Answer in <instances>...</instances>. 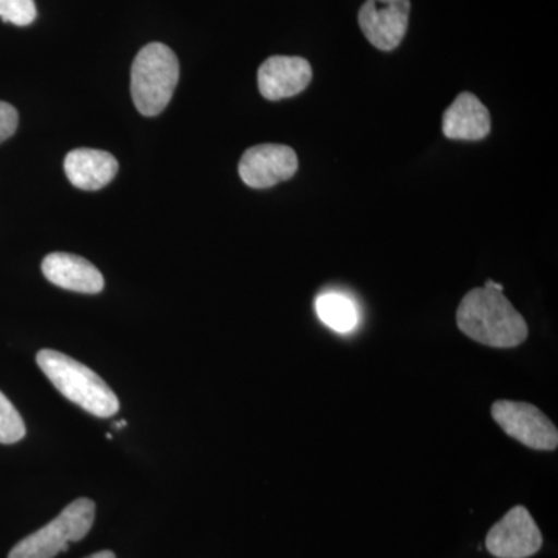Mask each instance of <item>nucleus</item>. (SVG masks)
<instances>
[{"label":"nucleus","instance_id":"1","mask_svg":"<svg viewBox=\"0 0 558 558\" xmlns=\"http://www.w3.org/2000/svg\"><path fill=\"white\" fill-rule=\"evenodd\" d=\"M457 323L469 339L490 348H515L529 336L526 319L495 289L470 290L459 304Z\"/></svg>","mask_w":558,"mask_h":558},{"label":"nucleus","instance_id":"2","mask_svg":"<svg viewBox=\"0 0 558 558\" xmlns=\"http://www.w3.org/2000/svg\"><path fill=\"white\" fill-rule=\"evenodd\" d=\"M36 362L51 385L87 413L97 417H112L119 413L120 402L116 392L78 360L53 349H43L36 355Z\"/></svg>","mask_w":558,"mask_h":558},{"label":"nucleus","instance_id":"3","mask_svg":"<svg viewBox=\"0 0 558 558\" xmlns=\"http://www.w3.org/2000/svg\"><path fill=\"white\" fill-rule=\"evenodd\" d=\"M180 76L179 60L165 44L143 47L132 62L131 94L135 108L145 117H156L170 105Z\"/></svg>","mask_w":558,"mask_h":558},{"label":"nucleus","instance_id":"4","mask_svg":"<svg viewBox=\"0 0 558 558\" xmlns=\"http://www.w3.org/2000/svg\"><path fill=\"white\" fill-rule=\"evenodd\" d=\"M95 521V502L78 498L70 502L57 519L21 539L9 558H53L89 534Z\"/></svg>","mask_w":558,"mask_h":558},{"label":"nucleus","instance_id":"5","mask_svg":"<svg viewBox=\"0 0 558 558\" xmlns=\"http://www.w3.org/2000/svg\"><path fill=\"white\" fill-rule=\"evenodd\" d=\"M492 416L506 435L527 449L554 451L558 446V429L537 407L526 402L498 400L492 405Z\"/></svg>","mask_w":558,"mask_h":558},{"label":"nucleus","instance_id":"6","mask_svg":"<svg viewBox=\"0 0 558 558\" xmlns=\"http://www.w3.org/2000/svg\"><path fill=\"white\" fill-rule=\"evenodd\" d=\"M543 545L542 532L523 506H515L488 531L486 548L497 558H527Z\"/></svg>","mask_w":558,"mask_h":558},{"label":"nucleus","instance_id":"7","mask_svg":"<svg viewBox=\"0 0 558 558\" xmlns=\"http://www.w3.org/2000/svg\"><path fill=\"white\" fill-rule=\"evenodd\" d=\"M410 0H366L359 11V25L376 49H398L409 28Z\"/></svg>","mask_w":558,"mask_h":558},{"label":"nucleus","instance_id":"8","mask_svg":"<svg viewBox=\"0 0 558 558\" xmlns=\"http://www.w3.org/2000/svg\"><path fill=\"white\" fill-rule=\"evenodd\" d=\"M238 170L242 182L250 189H271L295 175L299 157L286 145L252 146L242 154Z\"/></svg>","mask_w":558,"mask_h":558},{"label":"nucleus","instance_id":"9","mask_svg":"<svg viewBox=\"0 0 558 558\" xmlns=\"http://www.w3.org/2000/svg\"><path fill=\"white\" fill-rule=\"evenodd\" d=\"M311 81L310 61L300 57H271L258 70L260 95L270 101L295 97L306 90Z\"/></svg>","mask_w":558,"mask_h":558},{"label":"nucleus","instance_id":"10","mask_svg":"<svg viewBox=\"0 0 558 558\" xmlns=\"http://www.w3.org/2000/svg\"><path fill=\"white\" fill-rule=\"evenodd\" d=\"M44 277L58 288L72 292L100 293L105 289V278L101 271L81 256L70 253H50L43 260Z\"/></svg>","mask_w":558,"mask_h":558},{"label":"nucleus","instance_id":"11","mask_svg":"<svg viewBox=\"0 0 558 558\" xmlns=\"http://www.w3.org/2000/svg\"><path fill=\"white\" fill-rule=\"evenodd\" d=\"M64 171L75 189L97 191L116 179L119 161L106 150L78 148L65 156Z\"/></svg>","mask_w":558,"mask_h":558},{"label":"nucleus","instance_id":"12","mask_svg":"<svg viewBox=\"0 0 558 558\" xmlns=\"http://www.w3.org/2000/svg\"><path fill=\"white\" fill-rule=\"evenodd\" d=\"M492 120L488 109L476 95L462 92L442 117V132L450 140L486 138L490 134Z\"/></svg>","mask_w":558,"mask_h":558},{"label":"nucleus","instance_id":"13","mask_svg":"<svg viewBox=\"0 0 558 558\" xmlns=\"http://www.w3.org/2000/svg\"><path fill=\"white\" fill-rule=\"evenodd\" d=\"M315 312L328 328L336 332L348 333L357 328L359 312L354 301L341 293L329 292L315 301Z\"/></svg>","mask_w":558,"mask_h":558},{"label":"nucleus","instance_id":"14","mask_svg":"<svg viewBox=\"0 0 558 558\" xmlns=\"http://www.w3.org/2000/svg\"><path fill=\"white\" fill-rule=\"evenodd\" d=\"M25 424L20 411L10 402L9 398L0 391V444L20 442L25 436Z\"/></svg>","mask_w":558,"mask_h":558},{"label":"nucleus","instance_id":"15","mask_svg":"<svg viewBox=\"0 0 558 558\" xmlns=\"http://www.w3.org/2000/svg\"><path fill=\"white\" fill-rule=\"evenodd\" d=\"M38 16L35 0H0V20L27 27Z\"/></svg>","mask_w":558,"mask_h":558},{"label":"nucleus","instance_id":"16","mask_svg":"<svg viewBox=\"0 0 558 558\" xmlns=\"http://www.w3.org/2000/svg\"><path fill=\"white\" fill-rule=\"evenodd\" d=\"M20 124V113L10 102L0 101V143L13 137Z\"/></svg>","mask_w":558,"mask_h":558},{"label":"nucleus","instance_id":"17","mask_svg":"<svg viewBox=\"0 0 558 558\" xmlns=\"http://www.w3.org/2000/svg\"><path fill=\"white\" fill-rule=\"evenodd\" d=\"M86 558H117L116 554L112 550H100V553L92 554V556Z\"/></svg>","mask_w":558,"mask_h":558},{"label":"nucleus","instance_id":"18","mask_svg":"<svg viewBox=\"0 0 558 558\" xmlns=\"http://www.w3.org/2000/svg\"><path fill=\"white\" fill-rule=\"evenodd\" d=\"M484 288L499 290V292H502V290H505V288H502L501 284H498V282L492 281V279H488V281H486V286H484Z\"/></svg>","mask_w":558,"mask_h":558}]
</instances>
